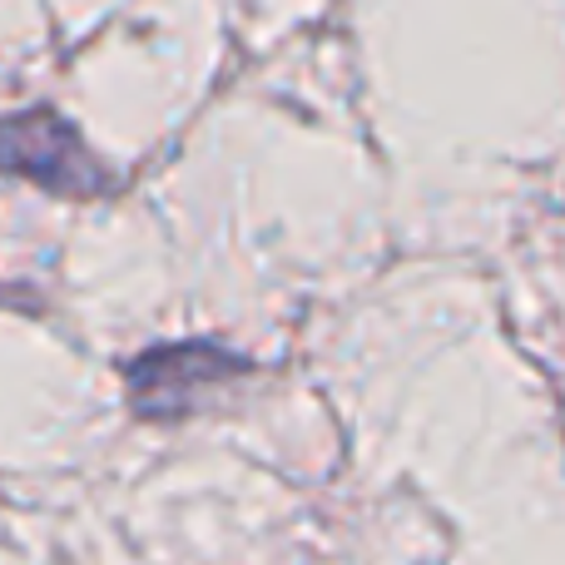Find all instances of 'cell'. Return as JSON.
<instances>
[{
  "instance_id": "cell-1",
  "label": "cell",
  "mask_w": 565,
  "mask_h": 565,
  "mask_svg": "<svg viewBox=\"0 0 565 565\" xmlns=\"http://www.w3.org/2000/svg\"><path fill=\"white\" fill-rule=\"evenodd\" d=\"M0 174L25 179V184L55 199H75V204L119 194V179L85 145V135L45 105L0 119Z\"/></svg>"
},
{
  "instance_id": "cell-2",
  "label": "cell",
  "mask_w": 565,
  "mask_h": 565,
  "mask_svg": "<svg viewBox=\"0 0 565 565\" xmlns=\"http://www.w3.org/2000/svg\"><path fill=\"white\" fill-rule=\"evenodd\" d=\"M125 372V392L129 407L149 422H169V417H189V412L209 407L224 387H234L238 377L254 372V362L244 352L224 348V342H164V348L135 352L119 362Z\"/></svg>"
}]
</instances>
